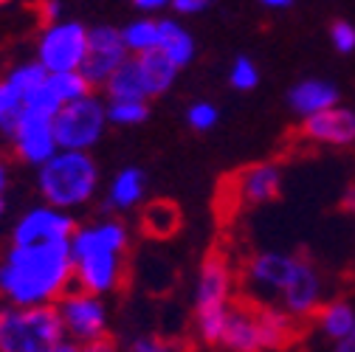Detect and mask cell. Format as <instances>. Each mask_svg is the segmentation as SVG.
<instances>
[{"mask_svg":"<svg viewBox=\"0 0 355 352\" xmlns=\"http://www.w3.org/2000/svg\"><path fill=\"white\" fill-rule=\"evenodd\" d=\"M73 282L71 245H9L0 256V296L9 307L57 304Z\"/></svg>","mask_w":355,"mask_h":352,"instance_id":"1","label":"cell"},{"mask_svg":"<svg viewBox=\"0 0 355 352\" xmlns=\"http://www.w3.org/2000/svg\"><path fill=\"white\" fill-rule=\"evenodd\" d=\"M99 166L87 152H57L46 166H40L37 189L46 206L68 211L85 206L96 195Z\"/></svg>","mask_w":355,"mask_h":352,"instance_id":"2","label":"cell"},{"mask_svg":"<svg viewBox=\"0 0 355 352\" xmlns=\"http://www.w3.org/2000/svg\"><path fill=\"white\" fill-rule=\"evenodd\" d=\"M65 341L57 304L0 310V352H49Z\"/></svg>","mask_w":355,"mask_h":352,"instance_id":"3","label":"cell"},{"mask_svg":"<svg viewBox=\"0 0 355 352\" xmlns=\"http://www.w3.org/2000/svg\"><path fill=\"white\" fill-rule=\"evenodd\" d=\"M107 124V105L99 96H85L65 105L54 118V136L60 152H87L99 144Z\"/></svg>","mask_w":355,"mask_h":352,"instance_id":"4","label":"cell"},{"mask_svg":"<svg viewBox=\"0 0 355 352\" xmlns=\"http://www.w3.org/2000/svg\"><path fill=\"white\" fill-rule=\"evenodd\" d=\"M87 54V28L79 20H57L37 39V62L54 73L79 71Z\"/></svg>","mask_w":355,"mask_h":352,"instance_id":"5","label":"cell"},{"mask_svg":"<svg viewBox=\"0 0 355 352\" xmlns=\"http://www.w3.org/2000/svg\"><path fill=\"white\" fill-rule=\"evenodd\" d=\"M57 313L62 319L65 335H71L73 344H91L99 338H107V307L102 304L99 296L82 293V290H68L57 301Z\"/></svg>","mask_w":355,"mask_h":352,"instance_id":"6","label":"cell"},{"mask_svg":"<svg viewBox=\"0 0 355 352\" xmlns=\"http://www.w3.org/2000/svg\"><path fill=\"white\" fill-rule=\"evenodd\" d=\"M76 223L68 211L51 206H34L17 217L12 229L15 245H71Z\"/></svg>","mask_w":355,"mask_h":352,"instance_id":"7","label":"cell"},{"mask_svg":"<svg viewBox=\"0 0 355 352\" xmlns=\"http://www.w3.org/2000/svg\"><path fill=\"white\" fill-rule=\"evenodd\" d=\"M127 46L121 39V28L113 26H94L87 28V54L79 68V73L87 79V85H107V79L130 60Z\"/></svg>","mask_w":355,"mask_h":352,"instance_id":"8","label":"cell"},{"mask_svg":"<svg viewBox=\"0 0 355 352\" xmlns=\"http://www.w3.org/2000/svg\"><path fill=\"white\" fill-rule=\"evenodd\" d=\"M232 296V265L226 254L214 248L203 256V265L198 274V290H195V304L198 316H226Z\"/></svg>","mask_w":355,"mask_h":352,"instance_id":"9","label":"cell"},{"mask_svg":"<svg viewBox=\"0 0 355 352\" xmlns=\"http://www.w3.org/2000/svg\"><path fill=\"white\" fill-rule=\"evenodd\" d=\"M12 147L17 152L20 161L31 164V166H46L57 152V136H54V118L40 116L34 110H23L15 133H12Z\"/></svg>","mask_w":355,"mask_h":352,"instance_id":"10","label":"cell"},{"mask_svg":"<svg viewBox=\"0 0 355 352\" xmlns=\"http://www.w3.org/2000/svg\"><path fill=\"white\" fill-rule=\"evenodd\" d=\"M282 189V172L277 164H251L237 169L232 178L220 186V195L234 197L237 206H259L268 203Z\"/></svg>","mask_w":355,"mask_h":352,"instance_id":"11","label":"cell"},{"mask_svg":"<svg viewBox=\"0 0 355 352\" xmlns=\"http://www.w3.org/2000/svg\"><path fill=\"white\" fill-rule=\"evenodd\" d=\"M282 299V310L291 313L293 319L302 316H313L319 313V301H322V279L316 274V268L310 265L307 259L296 256V265L293 274L288 279V285L279 293Z\"/></svg>","mask_w":355,"mask_h":352,"instance_id":"12","label":"cell"},{"mask_svg":"<svg viewBox=\"0 0 355 352\" xmlns=\"http://www.w3.org/2000/svg\"><path fill=\"white\" fill-rule=\"evenodd\" d=\"M124 276V262L119 254H91L73 259V282L76 290L91 293V296H102L119 288Z\"/></svg>","mask_w":355,"mask_h":352,"instance_id":"13","label":"cell"},{"mask_svg":"<svg viewBox=\"0 0 355 352\" xmlns=\"http://www.w3.org/2000/svg\"><path fill=\"white\" fill-rule=\"evenodd\" d=\"M127 229L119 220H102L94 226H82L76 229L73 240H71V262L91 256V254H119L124 256L127 251Z\"/></svg>","mask_w":355,"mask_h":352,"instance_id":"14","label":"cell"},{"mask_svg":"<svg viewBox=\"0 0 355 352\" xmlns=\"http://www.w3.org/2000/svg\"><path fill=\"white\" fill-rule=\"evenodd\" d=\"M302 136L316 144H333V147H347L355 141V113L347 107H333L324 113H316L304 118Z\"/></svg>","mask_w":355,"mask_h":352,"instance_id":"15","label":"cell"},{"mask_svg":"<svg viewBox=\"0 0 355 352\" xmlns=\"http://www.w3.org/2000/svg\"><path fill=\"white\" fill-rule=\"evenodd\" d=\"M232 352H262V330H259V319H257V301L251 299H240L226 319V330H223V341Z\"/></svg>","mask_w":355,"mask_h":352,"instance_id":"16","label":"cell"},{"mask_svg":"<svg viewBox=\"0 0 355 352\" xmlns=\"http://www.w3.org/2000/svg\"><path fill=\"white\" fill-rule=\"evenodd\" d=\"M293 265H296V256L279 254V251H265L248 262L245 271H248V282L257 290L268 293V296H279L293 274Z\"/></svg>","mask_w":355,"mask_h":352,"instance_id":"17","label":"cell"},{"mask_svg":"<svg viewBox=\"0 0 355 352\" xmlns=\"http://www.w3.org/2000/svg\"><path fill=\"white\" fill-rule=\"evenodd\" d=\"M288 105L293 113L310 118L316 113L333 110L338 105V87L333 82H324V79H302L288 94Z\"/></svg>","mask_w":355,"mask_h":352,"instance_id":"18","label":"cell"},{"mask_svg":"<svg viewBox=\"0 0 355 352\" xmlns=\"http://www.w3.org/2000/svg\"><path fill=\"white\" fill-rule=\"evenodd\" d=\"M158 51L181 71L195 57V39L192 34L175 20H158Z\"/></svg>","mask_w":355,"mask_h":352,"instance_id":"19","label":"cell"},{"mask_svg":"<svg viewBox=\"0 0 355 352\" xmlns=\"http://www.w3.org/2000/svg\"><path fill=\"white\" fill-rule=\"evenodd\" d=\"M107 91V99L110 102H147V85H144V76H141V68H139V60L130 57L105 85Z\"/></svg>","mask_w":355,"mask_h":352,"instance_id":"20","label":"cell"},{"mask_svg":"<svg viewBox=\"0 0 355 352\" xmlns=\"http://www.w3.org/2000/svg\"><path fill=\"white\" fill-rule=\"evenodd\" d=\"M144 197V172L136 166H127L121 169L107 192L105 200V211H116V209H132L139 200Z\"/></svg>","mask_w":355,"mask_h":352,"instance_id":"21","label":"cell"},{"mask_svg":"<svg viewBox=\"0 0 355 352\" xmlns=\"http://www.w3.org/2000/svg\"><path fill=\"white\" fill-rule=\"evenodd\" d=\"M141 229L147 237L155 240H169L178 229H181V209L172 200H153L147 203L144 214H141Z\"/></svg>","mask_w":355,"mask_h":352,"instance_id":"22","label":"cell"},{"mask_svg":"<svg viewBox=\"0 0 355 352\" xmlns=\"http://www.w3.org/2000/svg\"><path fill=\"white\" fill-rule=\"evenodd\" d=\"M136 60H139V68H141V76H144V85H147V96H161L175 85L178 68L158 49L150 51V54H141Z\"/></svg>","mask_w":355,"mask_h":352,"instance_id":"23","label":"cell"},{"mask_svg":"<svg viewBox=\"0 0 355 352\" xmlns=\"http://www.w3.org/2000/svg\"><path fill=\"white\" fill-rule=\"evenodd\" d=\"M319 324L324 330V335L344 341L352 330H355V307L349 301H330L324 307H319Z\"/></svg>","mask_w":355,"mask_h":352,"instance_id":"24","label":"cell"},{"mask_svg":"<svg viewBox=\"0 0 355 352\" xmlns=\"http://www.w3.org/2000/svg\"><path fill=\"white\" fill-rule=\"evenodd\" d=\"M49 76H51V73L34 60V62H20V65L9 68V73H6L3 79H6V85L12 87V91L26 102L34 91H40V87L49 82Z\"/></svg>","mask_w":355,"mask_h":352,"instance_id":"25","label":"cell"},{"mask_svg":"<svg viewBox=\"0 0 355 352\" xmlns=\"http://www.w3.org/2000/svg\"><path fill=\"white\" fill-rule=\"evenodd\" d=\"M121 39H124V46L127 51H136L139 57L141 54H150L158 49V23L150 20V17H139V20H132L121 28Z\"/></svg>","mask_w":355,"mask_h":352,"instance_id":"26","label":"cell"},{"mask_svg":"<svg viewBox=\"0 0 355 352\" xmlns=\"http://www.w3.org/2000/svg\"><path fill=\"white\" fill-rule=\"evenodd\" d=\"M23 99L12 91V87L6 85V79H0V136H6L12 139L15 133V127L23 116Z\"/></svg>","mask_w":355,"mask_h":352,"instance_id":"27","label":"cell"},{"mask_svg":"<svg viewBox=\"0 0 355 352\" xmlns=\"http://www.w3.org/2000/svg\"><path fill=\"white\" fill-rule=\"evenodd\" d=\"M51 87L57 91V96L62 99V105H73L85 96H91V85H87V79L79 73V71H71V73H54L49 76Z\"/></svg>","mask_w":355,"mask_h":352,"instance_id":"28","label":"cell"},{"mask_svg":"<svg viewBox=\"0 0 355 352\" xmlns=\"http://www.w3.org/2000/svg\"><path fill=\"white\" fill-rule=\"evenodd\" d=\"M147 102H110L107 105V121L119 127H132L147 118Z\"/></svg>","mask_w":355,"mask_h":352,"instance_id":"29","label":"cell"},{"mask_svg":"<svg viewBox=\"0 0 355 352\" xmlns=\"http://www.w3.org/2000/svg\"><path fill=\"white\" fill-rule=\"evenodd\" d=\"M229 82L237 87V91H254V87L259 85V71L248 57H237L234 65H232Z\"/></svg>","mask_w":355,"mask_h":352,"instance_id":"30","label":"cell"},{"mask_svg":"<svg viewBox=\"0 0 355 352\" xmlns=\"http://www.w3.org/2000/svg\"><path fill=\"white\" fill-rule=\"evenodd\" d=\"M187 121H189L192 130H200V133H206V130H211L217 124V107L209 105V102H195L187 110Z\"/></svg>","mask_w":355,"mask_h":352,"instance_id":"31","label":"cell"},{"mask_svg":"<svg viewBox=\"0 0 355 352\" xmlns=\"http://www.w3.org/2000/svg\"><path fill=\"white\" fill-rule=\"evenodd\" d=\"M330 39H333V49L338 54H349L355 51V26L347 20H336L330 26Z\"/></svg>","mask_w":355,"mask_h":352,"instance_id":"32","label":"cell"},{"mask_svg":"<svg viewBox=\"0 0 355 352\" xmlns=\"http://www.w3.org/2000/svg\"><path fill=\"white\" fill-rule=\"evenodd\" d=\"M132 352H181V349L169 341H161V338H139L132 344Z\"/></svg>","mask_w":355,"mask_h":352,"instance_id":"33","label":"cell"},{"mask_svg":"<svg viewBox=\"0 0 355 352\" xmlns=\"http://www.w3.org/2000/svg\"><path fill=\"white\" fill-rule=\"evenodd\" d=\"M206 9H209L206 0H175L172 3V12H178V15H198Z\"/></svg>","mask_w":355,"mask_h":352,"instance_id":"34","label":"cell"},{"mask_svg":"<svg viewBox=\"0 0 355 352\" xmlns=\"http://www.w3.org/2000/svg\"><path fill=\"white\" fill-rule=\"evenodd\" d=\"M132 9L141 12V15H158L164 9H172V3H166V0H136Z\"/></svg>","mask_w":355,"mask_h":352,"instance_id":"35","label":"cell"},{"mask_svg":"<svg viewBox=\"0 0 355 352\" xmlns=\"http://www.w3.org/2000/svg\"><path fill=\"white\" fill-rule=\"evenodd\" d=\"M82 352H116V344L110 338H99L91 344H82Z\"/></svg>","mask_w":355,"mask_h":352,"instance_id":"36","label":"cell"},{"mask_svg":"<svg viewBox=\"0 0 355 352\" xmlns=\"http://www.w3.org/2000/svg\"><path fill=\"white\" fill-rule=\"evenodd\" d=\"M40 12H42V17H46V23L51 26V23H57V17L62 15V3H46Z\"/></svg>","mask_w":355,"mask_h":352,"instance_id":"37","label":"cell"},{"mask_svg":"<svg viewBox=\"0 0 355 352\" xmlns=\"http://www.w3.org/2000/svg\"><path fill=\"white\" fill-rule=\"evenodd\" d=\"M49 352H82V346H79V344H73V341H68V338H65V341H60V344H57V346H51V349H49Z\"/></svg>","mask_w":355,"mask_h":352,"instance_id":"38","label":"cell"},{"mask_svg":"<svg viewBox=\"0 0 355 352\" xmlns=\"http://www.w3.org/2000/svg\"><path fill=\"white\" fill-rule=\"evenodd\" d=\"M336 352H355V330H352V333H349L344 341H338Z\"/></svg>","mask_w":355,"mask_h":352,"instance_id":"39","label":"cell"},{"mask_svg":"<svg viewBox=\"0 0 355 352\" xmlns=\"http://www.w3.org/2000/svg\"><path fill=\"white\" fill-rule=\"evenodd\" d=\"M262 6H265V9H279V12H285V9H291L293 3H291V0H265Z\"/></svg>","mask_w":355,"mask_h":352,"instance_id":"40","label":"cell"},{"mask_svg":"<svg viewBox=\"0 0 355 352\" xmlns=\"http://www.w3.org/2000/svg\"><path fill=\"white\" fill-rule=\"evenodd\" d=\"M341 206L347 209V211H355V184L347 189V195H344V200H341Z\"/></svg>","mask_w":355,"mask_h":352,"instance_id":"41","label":"cell"},{"mask_svg":"<svg viewBox=\"0 0 355 352\" xmlns=\"http://www.w3.org/2000/svg\"><path fill=\"white\" fill-rule=\"evenodd\" d=\"M6 184H9V169L0 164V197H3V189H6Z\"/></svg>","mask_w":355,"mask_h":352,"instance_id":"42","label":"cell"},{"mask_svg":"<svg viewBox=\"0 0 355 352\" xmlns=\"http://www.w3.org/2000/svg\"><path fill=\"white\" fill-rule=\"evenodd\" d=\"M3 214H6V200L0 197V220H3Z\"/></svg>","mask_w":355,"mask_h":352,"instance_id":"43","label":"cell"}]
</instances>
